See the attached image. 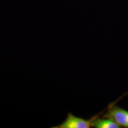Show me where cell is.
<instances>
[{"label": "cell", "mask_w": 128, "mask_h": 128, "mask_svg": "<svg viewBox=\"0 0 128 128\" xmlns=\"http://www.w3.org/2000/svg\"><path fill=\"white\" fill-rule=\"evenodd\" d=\"M92 119L86 120L78 118L72 113H69L66 119L60 125L54 126L53 128H90L92 126Z\"/></svg>", "instance_id": "6da1fadb"}, {"label": "cell", "mask_w": 128, "mask_h": 128, "mask_svg": "<svg viewBox=\"0 0 128 128\" xmlns=\"http://www.w3.org/2000/svg\"><path fill=\"white\" fill-rule=\"evenodd\" d=\"M106 117L113 119L120 126L128 128V111L117 106H113L108 110Z\"/></svg>", "instance_id": "7a4b0ae2"}, {"label": "cell", "mask_w": 128, "mask_h": 128, "mask_svg": "<svg viewBox=\"0 0 128 128\" xmlns=\"http://www.w3.org/2000/svg\"><path fill=\"white\" fill-rule=\"evenodd\" d=\"M92 126L96 128H120V126L110 118L100 119L93 118L92 120Z\"/></svg>", "instance_id": "3957f363"}]
</instances>
